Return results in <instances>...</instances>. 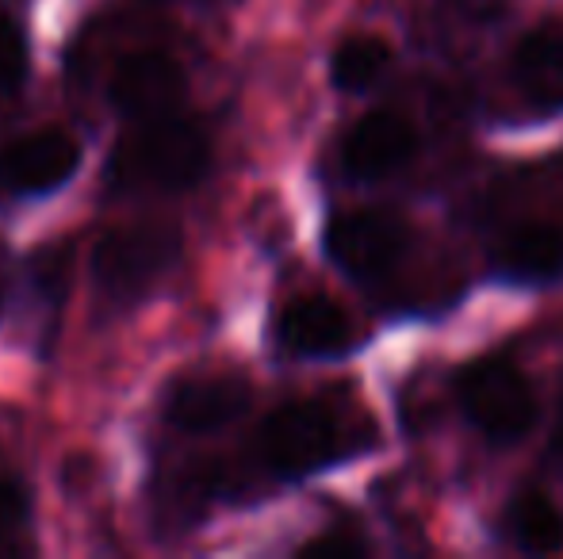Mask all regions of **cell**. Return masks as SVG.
<instances>
[{
    "instance_id": "30bf717a",
    "label": "cell",
    "mask_w": 563,
    "mask_h": 559,
    "mask_svg": "<svg viewBox=\"0 0 563 559\" xmlns=\"http://www.w3.org/2000/svg\"><path fill=\"white\" fill-rule=\"evenodd\" d=\"M253 403V388L242 376H185L169 383L162 399V414L180 433H219L245 418Z\"/></svg>"
},
{
    "instance_id": "2e32d148",
    "label": "cell",
    "mask_w": 563,
    "mask_h": 559,
    "mask_svg": "<svg viewBox=\"0 0 563 559\" xmlns=\"http://www.w3.org/2000/svg\"><path fill=\"white\" fill-rule=\"evenodd\" d=\"M27 517H31L27 487L15 476H0V545L20 533L27 525Z\"/></svg>"
},
{
    "instance_id": "5b68a950",
    "label": "cell",
    "mask_w": 563,
    "mask_h": 559,
    "mask_svg": "<svg viewBox=\"0 0 563 559\" xmlns=\"http://www.w3.org/2000/svg\"><path fill=\"white\" fill-rule=\"evenodd\" d=\"M180 231L169 223H126L108 231L92 249L97 291L115 306L139 303L180 261Z\"/></svg>"
},
{
    "instance_id": "9a60e30c",
    "label": "cell",
    "mask_w": 563,
    "mask_h": 559,
    "mask_svg": "<svg viewBox=\"0 0 563 559\" xmlns=\"http://www.w3.org/2000/svg\"><path fill=\"white\" fill-rule=\"evenodd\" d=\"M27 77V43L8 12H0V92H12Z\"/></svg>"
},
{
    "instance_id": "9c48e42d",
    "label": "cell",
    "mask_w": 563,
    "mask_h": 559,
    "mask_svg": "<svg viewBox=\"0 0 563 559\" xmlns=\"http://www.w3.org/2000/svg\"><path fill=\"white\" fill-rule=\"evenodd\" d=\"M276 345L299 360H334L356 345V326L330 295H296L276 311Z\"/></svg>"
},
{
    "instance_id": "7a4b0ae2",
    "label": "cell",
    "mask_w": 563,
    "mask_h": 559,
    "mask_svg": "<svg viewBox=\"0 0 563 559\" xmlns=\"http://www.w3.org/2000/svg\"><path fill=\"white\" fill-rule=\"evenodd\" d=\"M211 169V135L188 115L139 120L112 146L104 185L115 195H173L196 188Z\"/></svg>"
},
{
    "instance_id": "6da1fadb",
    "label": "cell",
    "mask_w": 563,
    "mask_h": 559,
    "mask_svg": "<svg viewBox=\"0 0 563 559\" xmlns=\"http://www.w3.org/2000/svg\"><path fill=\"white\" fill-rule=\"evenodd\" d=\"M376 429L327 399H299L268 414L253 433V460L273 479H303L364 452Z\"/></svg>"
},
{
    "instance_id": "8992f818",
    "label": "cell",
    "mask_w": 563,
    "mask_h": 559,
    "mask_svg": "<svg viewBox=\"0 0 563 559\" xmlns=\"http://www.w3.org/2000/svg\"><path fill=\"white\" fill-rule=\"evenodd\" d=\"M415 149L418 131L407 115L395 108H372L341 138V172L356 185H379L407 169Z\"/></svg>"
},
{
    "instance_id": "e0dca14e",
    "label": "cell",
    "mask_w": 563,
    "mask_h": 559,
    "mask_svg": "<svg viewBox=\"0 0 563 559\" xmlns=\"http://www.w3.org/2000/svg\"><path fill=\"white\" fill-rule=\"evenodd\" d=\"M299 556H319V559H334V556H364V545L356 537H345V533H322V537L307 540L299 548Z\"/></svg>"
},
{
    "instance_id": "52a82bcc",
    "label": "cell",
    "mask_w": 563,
    "mask_h": 559,
    "mask_svg": "<svg viewBox=\"0 0 563 559\" xmlns=\"http://www.w3.org/2000/svg\"><path fill=\"white\" fill-rule=\"evenodd\" d=\"M81 169V142L62 127L20 135L0 149V188L12 195H46Z\"/></svg>"
},
{
    "instance_id": "4fadbf2b",
    "label": "cell",
    "mask_w": 563,
    "mask_h": 559,
    "mask_svg": "<svg viewBox=\"0 0 563 559\" xmlns=\"http://www.w3.org/2000/svg\"><path fill=\"white\" fill-rule=\"evenodd\" d=\"M503 533L514 548L529 556H549L563 548V510L541 487H521L503 514Z\"/></svg>"
},
{
    "instance_id": "3957f363",
    "label": "cell",
    "mask_w": 563,
    "mask_h": 559,
    "mask_svg": "<svg viewBox=\"0 0 563 559\" xmlns=\"http://www.w3.org/2000/svg\"><path fill=\"white\" fill-rule=\"evenodd\" d=\"M456 406L487 445H518L537 425V391L510 357H475L456 372Z\"/></svg>"
},
{
    "instance_id": "277c9868",
    "label": "cell",
    "mask_w": 563,
    "mask_h": 559,
    "mask_svg": "<svg viewBox=\"0 0 563 559\" xmlns=\"http://www.w3.org/2000/svg\"><path fill=\"white\" fill-rule=\"evenodd\" d=\"M322 246L341 277L368 291H384L407 269L410 254H415V231L391 211L353 208L330 215Z\"/></svg>"
},
{
    "instance_id": "5bb4252c",
    "label": "cell",
    "mask_w": 563,
    "mask_h": 559,
    "mask_svg": "<svg viewBox=\"0 0 563 559\" xmlns=\"http://www.w3.org/2000/svg\"><path fill=\"white\" fill-rule=\"evenodd\" d=\"M387 69H391V51L376 35H349L330 54V81H334L338 92H349V97L376 89Z\"/></svg>"
},
{
    "instance_id": "7c38bea8",
    "label": "cell",
    "mask_w": 563,
    "mask_h": 559,
    "mask_svg": "<svg viewBox=\"0 0 563 559\" xmlns=\"http://www.w3.org/2000/svg\"><path fill=\"white\" fill-rule=\"evenodd\" d=\"M510 85L537 115L563 112V23H537L514 43Z\"/></svg>"
},
{
    "instance_id": "8fae6325",
    "label": "cell",
    "mask_w": 563,
    "mask_h": 559,
    "mask_svg": "<svg viewBox=\"0 0 563 559\" xmlns=\"http://www.w3.org/2000/svg\"><path fill=\"white\" fill-rule=\"evenodd\" d=\"M490 269L510 283L563 280V226L552 219H518L490 242Z\"/></svg>"
},
{
    "instance_id": "ac0fdd59",
    "label": "cell",
    "mask_w": 563,
    "mask_h": 559,
    "mask_svg": "<svg viewBox=\"0 0 563 559\" xmlns=\"http://www.w3.org/2000/svg\"><path fill=\"white\" fill-rule=\"evenodd\" d=\"M552 460L563 468V395H560V411H556V422H552Z\"/></svg>"
},
{
    "instance_id": "ba28073f",
    "label": "cell",
    "mask_w": 563,
    "mask_h": 559,
    "mask_svg": "<svg viewBox=\"0 0 563 559\" xmlns=\"http://www.w3.org/2000/svg\"><path fill=\"white\" fill-rule=\"evenodd\" d=\"M188 92V77L177 58L162 51L126 54L108 81V100L123 120H157V115L180 112Z\"/></svg>"
}]
</instances>
